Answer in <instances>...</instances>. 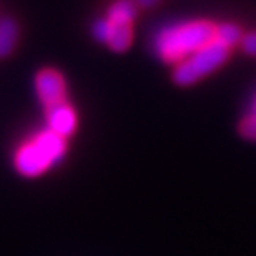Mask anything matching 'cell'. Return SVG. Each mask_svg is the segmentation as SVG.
<instances>
[{"label": "cell", "instance_id": "7", "mask_svg": "<svg viewBox=\"0 0 256 256\" xmlns=\"http://www.w3.org/2000/svg\"><path fill=\"white\" fill-rule=\"evenodd\" d=\"M106 18L112 24L132 25L136 18V4L132 2V0H116L108 8Z\"/></svg>", "mask_w": 256, "mask_h": 256}, {"label": "cell", "instance_id": "11", "mask_svg": "<svg viewBox=\"0 0 256 256\" xmlns=\"http://www.w3.org/2000/svg\"><path fill=\"white\" fill-rule=\"evenodd\" d=\"M92 32H94V37L96 40H100V42H108V37H110V32H112V22L108 18H100L96 20L94 24V28H92Z\"/></svg>", "mask_w": 256, "mask_h": 256}, {"label": "cell", "instance_id": "4", "mask_svg": "<svg viewBox=\"0 0 256 256\" xmlns=\"http://www.w3.org/2000/svg\"><path fill=\"white\" fill-rule=\"evenodd\" d=\"M52 166L48 158L38 150L37 145L28 140L18 148L17 155H15V168L22 173L24 176H38L47 168Z\"/></svg>", "mask_w": 256, "mask_h": 256}, {"label": "cell", "instance_id": "14", "mask_svg": "<svg viewBox=\"0 0 256 256\" xmlns=\"http://www.w3.org/2000/svg\"><path fill=\"white\" fill-rule=\"evenodd\" d=\"M160 0H135L136 5H140V7H153V5H156Z\"/></svg>", "mask_w": 256, "mask_h": 256}, {"label": "cell", "instance_id": "3", "mask_svg": "<svg viewBox=\"0 0 256 256\" xmlns=\"http://www.w3.org/2000/svg\"><path fill=\"white\" fill-rule=\"evenodd\" d=\"M35 90H37L38 98L42 100L45 106L65 102L66 85L64 76L57 70L45 68L38 72L37 78H35Z\"/></svg>", "mask_w": 256, "mask_h": 256}, {"label": "cell", "instance_id": "12", "mask_svg": "<svg viewBox=\"0 0 256 256\" xmlns=\"http://www.w3.org/2000/svg\"><path fill=\"white\" fill-rule=\"evenodd\" d=\"M240 132H242V135L244 138L256 142V116L252 114H248L244 116L242 120V124H240Z\"/></svg>", "mask_w": 256, "mask_h": 256}, {"label": "cell", "instance_id": "8", "mask_svg": "<svg viewBox=\"0 0 256 256\" xmlns=\"http://www.w3.org/2000/svg\"><path fill=\"white\" fill-rule=\"evenodd\" d=\"M18 38V27L12 18H0V57L12 54Z\"/></svg>", "mask_w": 256, "mask_h": 256}, {"label": "cell", "instance_id": "10", "mask_svg": "<svg viewBox=\"0 0 256 256\" xmlns=\"http://www.w3.org/2000/svg\"><path fill=\"white\" fill-rule=\"evenodd\" d=\"M243 38V34H242V28L238 27L236 24H220L216 25V40L222 42L223 45L232 48L234 44L242 42Z\"/></svg>", "mask_w": 256, "mask_h": 256}, {"label": "cell", "instance_id": "15", "mask_svg": "<svg viewBox=\"0 0 256 256\" xmlns=\"http://www.w3.org/2000/svg\"><path fill=\"white\" fill-rule=\"evenodd\" d=\"M248 114H252V115H254L256 116V96L253 98V104H252V108H250V112Z\"/></svg>", "mask_w": 256, "mask_h": 256}, {"label": "cell", "instance_id": "5", "mask_svg": "<svg viewBox=\"0 0 256 256\" xmlns=\"http://www.w3.org/2000/svg\"><path fill=\"white\" fill-rule=\"evenodd\" d=\"M45 116H47L48 128L60 136H68L76 128V115L74 108L65 102L45 106Z\"/></svg>", "mask_w": 256, "mask_h": 256}, {"label": "cell", "instance_id": "13", "mask_svg": "<svg viewBox=\"0 0 256 256\" xmlns=\"http://www.w3.org/2000/svg\"><path fill=\"white\" fill-rule=\"evenodd\" d=\"M242 47L243 50L246 52L248 55H253V57H256V32H250L246 35H243L242 38Z\"/></svg>", "mask_w": 256, "mask_h": 256}, {"label": "cell", "instance_id": "1", "mask_svg": "<svg viewBox=\"0 0 256 256\" xmlns=\"http://www.w3.org/2000/svg\"><path fill=\"white\" fill-rule=\"evenodd\" d=\"M216 38L212 20H182L162 27L153 37V50L163 62L180 64Z\"/></svg>", "mask_w": 256, "mask_h": 256}, {"label": "cell", "instance_id": "2", "mask_svg": "<svg viewBox=\"0 0 256 256\" xmlns=\"http://www.w3.org/2000/svg\"><path fill=\"white\" fill-rule=\"evenodd\" d=\"M228 57L230 47L214 38L206 47L200 48L198 52H194L183 62L176 64L175 70H173V80H175V84L183 86L193 85L198 80L216 72L220 66L226 64Z\"/></svg>", "mask_w": 256, "mask_h": 256}, {"label": "cell", "instance_id": "6", "mask_svg": "<svg viewBox=\"0 0 256 256\" xmlns=\"http://www.w3.org/2000/svg\"><path fill=\"white\" fill-rule=\"evenodd\" d=\"M32 142L37 145L38 150L48 158V162L52 163V165L57 163L58 160H62V156L65 155V150H66L65 138L60 136L58 133L52 132L50 128L40 130L37 135L32 138Z\"/></svg>", "mask_w": 256, "mask_h": 256}, {"label": "cell", "instance_id": "9", "mask_svg": "<svg viewBox=\"0 0 256 256\" xmlns=\"http://www.w3.org/2000/svg\"><path fill=\"white\" fill-rule=\"evenodd\" d=\"M133 42V28L132 25L112 24V32L108 37V47L114 52H125Z\"/></svg>", "mask_w": 256, "mask_h": 256}]
</instances>
